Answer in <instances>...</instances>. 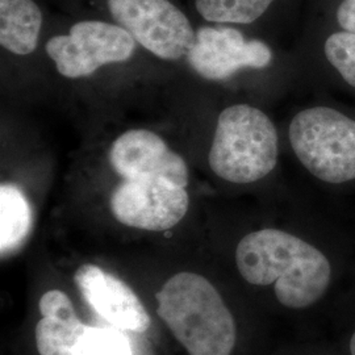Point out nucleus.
<instances>
[{"label":"nucleus","mask_w":355,"mask_h":355,"mask_svg":"<svg viewBox=\"0 0 355 355\" xmlns=\"http://www.w3.org/2000/svg\"><path fill=\"white\" fill-rule=\"evenodd\" d=\"M32 225V211L24 193L16 186H0V250L4 258L26 241Z\"/></svg>","instance_id":"ddd939ff"},{"label":"nucleus","mask_w":355,"mask_h":355,"mask_svg":"<svg viewBox=\"0 0 355 355\" xmlns=\"http://www.w3.org/2000/svg\"><path fill=\"white\" fill-rule=\"evenodd\" d=\"M189 205L186 189L162 178L124 179L110 198L111 212L119 223L150 232L174 228Z\"/></svg>","instance_id":"0eeeda50"},{"label":"nucleus","mask_w":355,"mask_h":355,"mask_svg":"<svg viewBox=\"0 0 355 355\" xmlns=\"http://www.w3.org/2000/svg\"><path fill=\"white\" fill-rule=\"evenodd\" d=\"M191 67L208 80H225L243 67L263 69L272 53L259 40L246 41L234 28L202 26L187 54Z\"/></svg>","instance_id":"6e6552de"},{"label":"nucleus","mask_w":355,"mask_h":355,"mask_svg":"<svg viewBox=\"0 0 355 355\" xmlns=\"http://www.w3.org/2000/svg\"><path fill=\"white\" fill-rule=\"evenodd\" d=\"M110 164L123 179L162 178L177 186L189 184V167L165 140L148 129H132L114 140Z\"/></svg>","instance_id":"1a4fd4ad"},{"label":"nucleus","mask_w":355,"mask_h":355,"mask_svg":"<svg viewBox=\"0 0 355 355\" xmlns=\"http://www.w3.org/2000/svg\"><path fill=\"white\" fill-rule=\"evenodd\" d=\"M242 278L250 284L275 283L280 304L303 309L328 290L331 267L328 258L304 240L279 229H261L242 239L236 250Z\"/></svg>","instance_id":"f257e3e1"},{"label":"nucleus","mask_w":355,"mask_h":355,"mask_svg":"<svg viewBox=\"0 0 355 355\" xmlns=\"http://www.w3.org/2000/svg\"><path fill=\"white\" fill-rule=\"evenodd\" d=\"M38 308L42 315L36 325L40 355H76L74 349L86 325L78 318L69 296L60 290L45 292Z\"/></svg>","instance_id":"9b49d317"},{"label":"nucleus","mask_w":355,"mask_h":355,"mask_svg":"<svg viewBox=\"0 0 355 355\" xmlns=\"http://www.w3.org/2000/svg\"><path fill=\"white\" fill-rule=\"evenodd\" d=\"M278 132L261 110L236 104L217 119L208 164L230 183L249 184L267 177L278 162Z\"/></svg>","instance_id":"7ed1b4c3"},{"label":"nucleus","mask_w":355,"mask_h":355,"mask_svg":"<svg viewBox=\"0 0 355 355\" xmlns=\"http://www.w3.org/2000/svg\"><path fill=\"white\" fill-rule=\"evenodd\" d=\"M337 20L343 31L355 33V0H343L337 10Z\"/></svg>","instance_id":"f3484780"},{"label":"nucleus","mask_w":355,"mask_h":355,"mask_svg":"<svg viewBox=\"0 0 355 355\" xmlns=\"http://www.w3.org/2000/svg\"><path fill=\"white\" fill-rule=\"evenodd\" d=\"M42 13L33 0H0V45L17 55L37 48Z\"/></svg>","instance_id":"f8f14e48"},{"label":"nucleus","mask_w":355,"mask_h":355,"mask_svg":"<svg viewBox=\"0 0 355 355\" xmlns=\"http://www.w3.org/2000/svg\"><path fill=\"white\" fill-rule=\"evenodd\" d=\"M45 51L61 76L76 79L92 76L104 64L125 62L136 51V40L123 26L86 20L69 35L51 37Z\"/></svg>","instance_id":"423d86ee"},{"label":"nucleus","mask_w":355,"mask_h":355,"mask_svg":"<svg viewBox=\"0 0 355 355\" xmlns=\"http://www.w3.org/2000/svg\"><path fill=\"white\" fill-rule=\"evenodd\" d=\"M74 282L83 300L111 327L140 334L150 328L152 320L139 296L102 267L91 263L79 267Z\"/></svg>","instance_id":"9d476101"},{"label":"nucleus","mask_w":355,"mask_h":355,"mask_svg":"<svg viewBox=\"0 0 355 355\" xmlns=\"http://www.w3.org/2000/svg\"><path fill=\"white\" fill-rule=\"evenodd\" d=\"M114 21L142 48L161 60L187 57L196 32L187 16L168 0H107Z\"/></svg>","instance_id":"39448f33"},{"label":"nucleus","mask_w":355,"mask_h":355,"mask_svg":"<svg viewBox=\"0 0 355 355\" xmlns=\"http://www.w3.org/2000/svg\"><path fill=\"white\" fill-rule=\"evenodd\" d=\"M76 355H133L130 340L124 330L114 327H87L74 349Z\"/></svg>","instance_id":"2eb2a0df"},{"label":"nucleus","mask_w":355,"mask_h":355,"mask_svg":"<svg viewBox=\"0 0 355 355\" xmlns=\"http://www.w3.org/2000/svg\"><path fill=\"white\" fill-rule=\"evenodd\" d=\"M290 142L300 164L322 182L355 179V120L329 107L300 111L290 124Z\"/></svg>","instance_id":"20e7f679"},{"label":"nucleus","mask_w":355,"mask_h":355,"mask_svg":"<svg viewBox=\"0 0 355 355\" xmlns=\"http://www.w3.org/2000/svg\"><path fill=\"white\" fill-rule=\"evenodd\" d=\"M350 352H352V355H355V331L352 337V341H350Z\"/></svg>","instance_id":"a211bd4d"},{"label":"nucleus","mask_w":355,"mask_h":355,"mask_svg":"<svg viewBox=\"0 0 355 355\" xmlns=\"http://www.w3.org/2000/svg\"><path fill=\"white\" fill-rule=\"evenodd\" d=\"M274 0H195L198 12L207 21L250 24L259 19Z\"/></svg>","instance_id":"4468645a"},{"label":"nucleus","mask_w":355,"mask_h":355,"mask_svg":"<svg viewBox=\"0 0 355 355\" xmlns=\"http://www.w3.org/2000/svg\"><path fill=\"white\" fill-rule=\"evenodd\" d=\"M324 53L343 80L355 89V33L343 31L330 35Z\"/></svg>","instance_id":"dca6fc26"},{"label":"nucleus","mask_w":355,"mask_h":355,"mask_svg":"<svg viewBox=\"0 0 355 355\" xmlns=\"http://www.w3.org/2000/svg\"><path fill=\"white\" fill-rule=\"evenodd\" d=\"M157 313L190 355H230L236 322L212 283L195 272H179L155 295Z\"/></svg>","instance_id":"f03ea898"}]
</instances>
